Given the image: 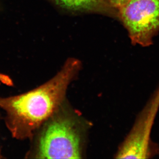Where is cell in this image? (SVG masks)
Returning <instances> with one entry per match:
<instances>
[{
    "instance_id": "cell-3",
    "label": "cell",
    "mask_w": 159,
    "mask_h": 159,
    "mask_svg": "<svg viewBox=\"0 0 159 159\" xmlns=\"http://www.w3.org/2000/svg\"><path fill=\"white\" fill-rule=\"evenodd\" d=\"M159 109V87L139 114L132 128L116 153L117 159H148L159 155L152 141V128Z\"/></svg>"
},
{
    "instance_id": "cell-2",
    "label": "cell",
    "mask_w": 159,
    "mask_h": 159,
    "mask_svg": "<svg viewBox=\"0 0 159 159\" xmlns=\"http://www.w3.org/2000/svg\"><path fill=\"white\" fill-rule=\"evenodd\" d=\"M90 127L66 99L36 131L25 158H83Z\"/></svg>"
},
{
    "instance_id": "cell-1",
    "label": "cell",
    "mask_w": 159,
    "mask_h": 159,
    "mask_svg": "<svg viewBox=\"0 0 159 159\" xmlns=\"http://www.w3.org/2000/svg\"><path fill=\"white\" fill-rule=\"evenodd\" d=\"M81 61L70 58L53 77L25 93L0 97V109L5 112V123L12 137L31 140L34 134L66 99L70 85L82 69Z\"/></svg>"
},
{
    "instance_id": "cell-5",
    "label": "cell",
    "mask_w": 159,
    "mask_h": 159,
    "mask_svg": "<svg viewBox=\"0 0 159 159\" xmlns=\"http://www.w3.org/2000/svg\"><path fill=\"white\" fill-rule=\"evenodd\" d=\"M60 7L76 12L102 14L113 18H118V9L109 0H51Z\"/></svg>"
},
{
    "instance_id": "cell-6",
    "label": "cell",
    "mask_w": 159,
    "mask_h": 159,
    "mask_svg": "<svg viewBox=\"0 0 159 159\" xmlns=\"http://www.w3.org/2000/svg\"><path fill=\"white\" fill-rule=\"evenodd\" d=\"M113 6L117 9L124 6L130 0H109Z\"/></svg>"
},
{
    "instance_id": "cell-7",
    "label": "cell",
    "mask_w": 159,
    "mask_h": 159,
    "mask_svg": "<svg viewBox=\"0 0 159 159\" xmlns=\"http://www.w3.org/2000/svg\"><path fill=\"white\" fill-rule=\"evenodd\" d=\"M0 119H1V116H0ZM2 157L1 156V153H0V158H1Z\"/></svg>"
},
{
    "instance_id": "cell-4",
    "label": "cell",
    "mask_w": 159,
    "mask_h": 159,
    "mask_svg": "<svg viewBox=\"0 0 159 159\" xmlns=\"http://www.w3.org/2000/svg\"><path fill=\"white\" fill-rule=\"evenodd\" d=\"M118 18L132 44L149 47L159 33V0H130L118 9Z\"/></svg>"
}]
</instances>
